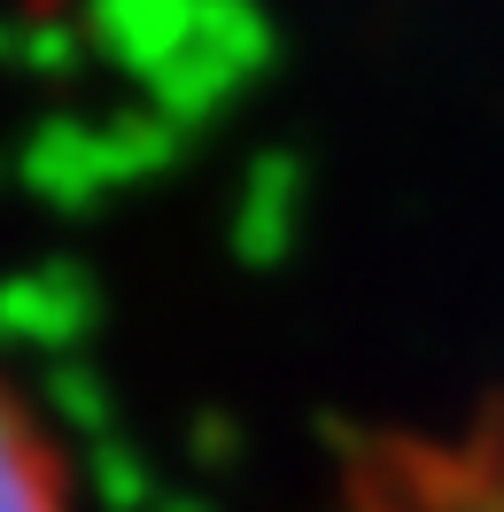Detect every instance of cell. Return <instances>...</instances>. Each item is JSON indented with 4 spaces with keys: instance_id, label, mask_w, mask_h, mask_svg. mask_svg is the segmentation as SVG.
I'll list each match as a JSON object with an SVG mask.
<instances>
[{
    "instance_id": "cell-1",
    "label": "cell",
    "mask_w": 504,
    "mask_h": 512,
    "mask_svg": "<svg viewBox=\"0 0 504 512\" xmlns=\"http://www.w3.org/2000/svg\"><path fill=\"white\" fill-rule=\"evenodd\" d=\"M334 512H504V404L466 427L373 435L342 458Z\"/></svg>"
},
{
    "instance_id": "cell-2",
    "label": "cell",
    "mask_w": 504,
    "mask_h": 512,
    "mask_svg": "<svg viewBox=\"0 0 504 512\" xmlns=\"http://www.w3.org/2000/svg\"><path fill=\"white\" fill-rule=\"evenodd\" d=\"M0 512H70L63 458L8 381H0Z\"/></svg>"
}]
</instances>
